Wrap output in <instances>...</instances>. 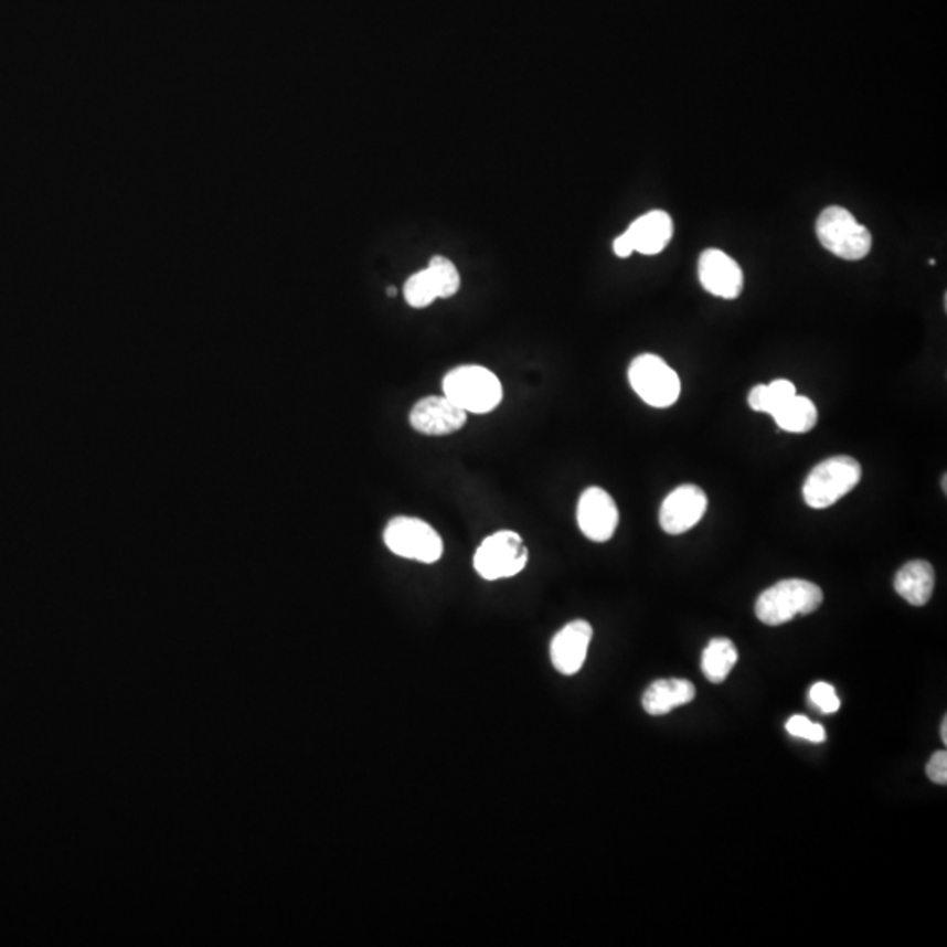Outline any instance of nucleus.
<instances>
[{"label":"nucleus","mask_w":947,"mask_h":947,"mask_svg":"<svg viewBox=\"0 0 947 947\" xmlns=\"http://www.w3.org/2000/svg\"><path fill=\"white\" fill-rule=\"evenodd\" d=\"M823 604L820 586L806 579H785L765 589L756 600V618L768 627L788 624L797 616L811 615Z\"/></svg>","instance_id":"f257e3e1"},{"label":"nucleus","mask_w":947,"mask_h":947,"mask_svg":"<svg viewBox=\"0 0 947 947\" xmlns=\"http://www.w3.org/2000/svg\"><path fill=\"white\" fill-rule=\"evenodd\" d=\"M444 397L467 414H487L499 407L504 390L499 377L481 365H460L443 380Z\"/></svg>","instance_id":"f03ea898"},{"label":"nucleus","mask_w":947,"mask_h":947,"mask_svg":"<svg viewBox=\"0 0 947 947\" xmlns=\"http://www.w3.org/2000/svg\"><path fill=\"white\" fill-rule=\"evenodd\" d=\"M821 246L842 260H862L872 249V235L850 211L830 205L816 222Z\"/></svg>","instance_id":"7ed1b4c3"},{"label":"nucleus","mask_w":947,"mask_h":947,"mask_svg":"<svg viewBox=\"0 0 947 947\" xmlns=\"http://www.w3.org/2000/svg\"><path fill=\"white\" fill-rule=\"evenodd\" d=\"M862 479V466L851 457L821 461L804 482V500L812 509H827L848 496Z\"/></svg>","instance_id":"20e7f679"},{"label":"nucleus","mask_w":947,"mask_h":947,"mask_svg":"<svg viewBox=\"0 0 947 947\" xmlns=\"http://www.w3.org/2000/svg\"><path fill=\"white\" fill-rule=\"evenodd\" d=\"M384 544L393 555L419 564H436L444 553L440 535L419 518L397 517L384 529Z\"/></svg>","instance_id":"39448f33"},{"label":"nucleus","mask_w":947,"mask_h":947,"mask_svg":"<svg viewBox=\"0 0 947 947\" xmlns=\"http://www.w3.org/2000/svg\"><path fill=\"white\" fill-rule=\"evenodd\" d=\"M529 562V550L520 534L499 530L485 539L474 553V568L482 579H509L520 574Z\"/></svg>","instance_id":"423d86ee"},{"label":"nucleus","mask_w":947,"mask_h":947,"mask_svg":"<svg viewBox=\"0 0 947 947\" xmlns=\"http://www.w3.org/2000/svg\"><path fill=\"white\" fill-rule=\"evenodd\" d=\"M628 381L634 392L651 407L674 406L681 395V381L674 369L657 354H640L628 368Z\"/></svg>","instance_id":"0eeeda50"},{"label":"nucleus","mask_w":947,"mask_h":947,"mask_svg":"<svg viewBox=\"0 0 947 947\" xmlns=\"http://www.w3.org/2000/svg\"><path fill=\"white\" fill-rule=\"evenodd\" d=\"M618 523V506L604 488L589 487L581 493L577 502V525L586 539L607 542L615 535Z\"/></svg>","instance_id":"6e6552de"},{"label":"nucleus","mask_w":947,"mask_h":947,"mask_svg":"<svg viewBox=\"0 0 947 947\" xmlns=\"http://www.w3.org/2000/svg\"><path fill=\"white\" fill-rule=\"evenodd\" d=\"M707 496L695 485H683L670 491L660 508V526L669 535H681L704 518Z\"/></svg>","instance_id":"1a4fd4ad"},{"label":"nucleus","mask_w":947,"mask_h":947,"mask_svg":"<svg viewBox=\"0 0 947 947\" xmlns=\"http://www.w3.org/2000/svg\"><path fill=\"white\" fill-rule=\"evenodd\" d=\"M409 423L423 436H449L466 427L467 413L455 406L448 397L432 395L414 404Z\"/></svg>","instance_id":"9d476101"},{"label":"nucleus","mask_w":947,"mask_h":947,"mask_svg":"<svg viewBox=\"0 0 947 947\" xmlns=\"http://www.w3.org/2000/svg\"><path fill=\"white\" fill-rule=\"evenodd\" d=\"M700 285L722 299H737L744 288L741 265L722 249H705L699 260Z\"/></svg>","instance_id":"9b49d317"},{"label":"nucleus","mask_w":947,"mask_h":947,"mask_svg":"<svg viewBox=\"0 0 947 947\" xmlns=\"http://www.w3.org/2000/svg\"><path fill=\"white\" fill-rule=\"evenodd\" d=\"M592 639L594 628L585 619L571 621L553 637L550 648L551 663L560 674L574 675L583 669Z\"/></svg>","instance_id":"f8f14e48"},{"label":"nucleus","mask_w":947,"mask_h":947,"mask_svg":"<svg viewBox=\"0 0 947 947\" xmlns=\"http://www.w3.org/2000/svg\"><path fill=\"white\" fill-rule=\"evenodd\" d=\"M628 237H630L634 252L642 253V255H658L667 248V244L674 235V225L666 211H651V213L640 216L636 222L628 226Z\"/></svg>","instance_id":"ddd939ff"},{"label":"nucleus","mask_w":947,"mask_h":947,"mask_svg":"<svg viewBox=\"0 0 947 947\" xmlns=\"http://www.w3.org/2000/svg\"><path fill=\"white\" fill-rule=\"evenodd\" d=\"M695 687L687 679H660L642 695V707L651 716H663L695 699Z\"/></svg>","instance_id":"4468645a"},{"label":"nucleus","mask_w":947,"mask_h":947,"mask_svg":"<svg viewBox=\"0 0 947 947\" xmlns=\"http://www.w3.org/2000/svg\"><path fill=\"white\" fill-rule=\"evenodd\" d=\"M935 588V571L925 560L907 562L896 572L895 592L911 606L922 607L930 602Z\"/></svg>","instance_id":"2eb2a0df"},{"label":"nucleus","mask_w":947,"mask_h":947,"mask_svg":"<svg viewBox=\"0 0 947 947\" xmlns=\"http://www.w3.org/2000/svg\"><path fill=\"white\" fill-rule=\"evenodd\" d=\"M773 418L776 419L777 427L789 434H807L818 423V409L811 398L797 393L781 409L773 414Z\"/></svg>","instance_id":"dca6fc26"},{"label":"nucleus","mask_w":947,"mask_h":947,"mask_svg":"<svg viewBox=\"0 0 947 947\" xmlns=\"http://www.w3.org/2000/svg\"><path fill=\"white\" fill-rule=\"evenodd\" d=\"M738 653L730 639H713L702 655V670L711 683L720 684L728 678L737 663Z\"/></svg>","instance_id":"f3484780"},{"label":"nucleus","mask_w":947,"mask_h":947,"mask_svg":"<svg viewBox=\"0 0 947 947\" xmlns=\"http://www.w3.org/2000/svg\"><path fill=\"white\" fill-rule=\"evenodd\" d=\"M797 395L795 384L788 380H776L768 384H758L749 393V407L756 413L770 414L773 416L776 411L781 409L789 398Z\"/></svg>","instance_id":"a211bd4d"},{"label":"nucleus","mask_w":947,"mask_h":947,"mask_svg":"<svg viewBox=\"0 0 947 947\" xmlns=\"http://www.w3.org/2000/svg\"><path fill=\"white\" fill-rule=\"evenodd\" d=\"M404 297H406V302L409 304L411 308L414 309L428 308L439 299L436 283L427 269L419 270L407 279L406 286H404Z\"/></svg>","instance_id":"6ab92c4d"},{"label":"nucleus","mask_w":947,"mask_h":947,"mask_svg":"<svg viewBox=\"0 0 947 947\" xmlns=\"http://www.w3.org/2000/svg\"><path fill=\"white\" fill-rule=\"evenodd\" d=\"M432 279L436 283L439 299H449L460 290L461 279L457 267L446 256H434L427 267Z\"/></svg>","instance_id":"aec40b11"},{"label":"nucleus","mask_w":947,"mask_h":947,"mask_svg":"<svg viewBox=\"0 0 947 947\" xmlns=\"http://www.w3.org/2000/svg\"><path fill=\"white\" fill-rule=\"evenodd\" d=\"M786 730H788L789 735L806 738L809 743H824V738H827L823 726L820 723L811 722L809 717L802 716V714H795V716L789 717Z\"/></svg>","instance_id":"412c9836"},{"label":"nucleus","mask_w":947,"mask_h":947,"mask_svg":"<svg viewBox=\"0 0 947 947\" xmlns=\"http://www.w3.org/2000/svg\"><path fill=\"white\" fill-rule=\"evenodd\" d=\"M811 704L823 714H833L841 709V700L837 696L836 688L828 683H816L809 692Z\"/></svg>","instance_id":"4be33fe9"},{"label":"nucleus","mask_w":947,"mask_h":947,"mask_svg":"<svg viewBox=\"0 0 947 947\" xmlns=\"http://www.w3.org/2000/svg\"><path fill=\"white\" fill-rule=\"evenodd\" d=\"M926 774L930 777L935 785H946L947 783V753L937 752L932 756L930 762L926 765Z\"/></svg>","instance_id":"5701e85b"},{"label":"nucleus","mask_w":947,"mask_h":947,"mask_svg":"<svg viewBox=\"0 0 947 947\" xmlns=\"http://www.w3.org/2000/svg\"><path fill=\"white\" fill-rule=\"evenodd\" d=\"M613 249H615V253L619 258H628V256L634 253V246H631L630 237H628L627 232L619 235L618 240L613 244Z\"/></svg>","instance_id":"b1692460"},{"label":"nucleus","mask_w":947,"mask_h":947,"mask_svg":"<svg viewBox=\"0 0 947 947\" xmlns=\"http://www.w3.org/2000/svg\"><path fill=\"white\" fill-rule=\"evenodd\" d=\"M940 735H943V743H947V717L943 720V728H940Z\"/></svg>","instance_id":"393cba45"}]
</instances>
